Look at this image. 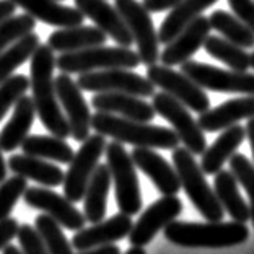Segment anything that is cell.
I'll return each instance as SVG.
<instances>
[{
    "label": "cell",
    "mask_w": 254,
    "mask_h": 254,
    "mask_svg": "<svg viewBox=\"0 0 254 254\" xmlns=\"http://www.w3.org/2000/svg\"><path fill=\"white\" fill-rule=\"evenodd\" d=\"M132 227V218L126 213H116L108 220H101L98 223H93L90 228H82L73 235L72 238V248L78 251L91 250V248L98 246H106L118 243V241L124 240L126 236H129Z\"/></svg>",
    "instance_id": "18"
},
{
    "label": "cell",
    "mask_w": 254,
    "mask_h": 254,
    "mask_svg": "<svg viewBox=\"0 0 254 254\" xmlns=\"http://www.w3.org/2000/svg\"><path fill=\"white\" fill-rule=\"evenodd\" d=\"M215 195L218 202L222 204L223 210L233 218V222L246 223L251 218L250 213V205L246 204L245 199L241 197L240 189H238V181L232 171L220 170L215 175Z\"/></svg>",
    "instance_id": "29"
},
{
    "label": "cell",
    "mask_w": 254,
    "mask_h": 254,
    "mask_svg": "<svg viewBox=\"0 0 254 254\" xmlns=\"http://www.w3.org/2000/svg\"><path fill=\"white\" fill-rule=\"evenodd\" d=\"M34 26H36V20L28 13L13 15L3 23H0V53L10 48L23 36L33 33Z\"/></svg>",
    "instance_id": "35"
},
{
    "label": "cell",
    "mask_w": 254,
    "mask_h": 254,
    "mask_svg": "<svg viewBox=\"0 0 254 254\" xmlns=\"http://www.w3.org/2000/svg\"><path fill=\"white\" fill-rule=\"evenodd\" d=\"M28 88H30V78L20 73L11 75L0 83V121L5 118L11 106L16 105L21 96L26 95Z\"/></svg>",
    "instance_id": "36"
},
{
    "label": "cell",
    "mask_w": 254,
    "mask_h": 254,
    "mask_svg": "<svg viewBox=\"0 0 254 254\" xmlns=\"http://www.w3.org/2000/svg\"><path fill=\"white\" fill-rule=\"evenodd\" d=\"M145 77L155 85V88L163 90L165 93L183 103L190 111L202 114L210 109V98L207 96L204 88H200L183 72L173 70L171 67H166L163 64L161 65L153 64L147 67Z\"/></svg>",
    "instance_id": "12"
},
{
    "label": "cell",
    "mask_w": 254,
    "mask_h": 254,
    "mask_svg": "<svg viewBox=\"0 0 254 254\" xmlns=\"http://www.w3.org/2000/svg\"><path fill=\"white\" fill-rule=\"evenodd\" d=\"M16 7H20L33 16L49 26L70 28L83 25L85 16L77 8L67 7L59 3L57 0H11Z\"/></svg>",
    "instance_id": "22"
},
{
    "label": "cell",
    "mask_w": 254,
    "mask_h": 254,
    "mask_svg": "<svg viewBox=\"0 0 254 254\" xmlns=\"http://www.w3.org/2000/svg\"><path fill=\"white\" fill-rule=\"evenodd\" d=\"M217 2L218 0H181L176 7L171 8V11L161 23L158 30L160 43L168 44L170 41H173L190 21H194Z\"/></svg>",
    "instance_id": "27"
},
{
    "label": "cell",
    "mask_w": 254,
    "mask_h": 254,
    "mask_svg": "<svg viewBox=\"0 0 254 254\" xmlns=\"http://www.w3.org/2000/svg\"><path fill=\"white\" fill-rule=\"evenodd\" d=\"M183 212V202L176 195H163L152 205H148L142 217L134 223L129 241L132 246L145 248L157 236L158 232L176 220V217Z\"/></svg>",
    "instance_id": "14"
},
{
    "label": "cell",
    "mask_w": 254,
    "mask_h": 254,
    "mask_svg": "<svg viewBox=\"0 0 254 254\" xmlns=\"http://www.w3.org/2000/svg\"><path fill=\"white\" fill-rule=\"evenodd\" d=\"M7 168H8V165L3 158L2 148H0V183H3L5 180H7Z\"/></svg>",
    "instance_id": "46"
},
{
    "label": "cell",
    "mask_w": 254,
    "mask_h": 254,
    "mask_svg": "<svg viewBox=\"0 0 254 254\" xmlns=\"http://www.w3.org/2000/svg\"><path fill=\"white\" fill-rule=\"evenodd\" d=\"M204 49L210 57L223 62L232 70L248 72L251 68V57L248 54V49L240 48V46H236L225 38L210 36L209 34L204 43Z\"/></svg>",
    "instance_id": "31"
},
{
    "label": "cell",
    "mask_w": 254,
    "mask_h": 254,
    "mask_svg": "<svg viewBox=\"0 0 254 254\" xmlns=\"http://www.w3.org/2000/svg\"><path fill=\"white\" fill-rule=\"evenodd\" d=\"M105 135L95 134L83 140L82 147L73 155L65 176H64V194L72 204L83 199L86 186H88L96 166L100 165V158L105 153Z\"/></svg>",
    "instance_id": "11"
},
{
    "label": "cell",
    "mask_w": 254,
    "mask_h": 254,
    "mask_svg": "<svg viewBox=\"0 0 254 254\" xmlns=\"http://www.w3.org/2000/svg\"><path fill=\"white\" fill-rule=\"evenodd\" d=\"M230 170L235 175L238 184H241L248 192V197H250V213L254 227V165L245 155L235 153L230 158Z\"/></svg>",
    "instance_id": "38"
},
{
    "label": "cell",
    "mask_w": 254,
    "mask_h": 254,
    "mask_svg": "<svg viewBox=\"0 0 254 254\" xmlns=\"http://www.w3.org/2000/svg\"><path fill=\"white\" fill-rule=\"evenodd\" d=\"M57 2H59V0H57Z\"/></svg>",
    "instance_id": "50"
},
{
    "label": "cell",
    "mask_w": 254,
    "mask_h": 254,
    "mask_svg": "<svg viewBox=\"0 0 254 254\" xmlns=\"http://www.w3.org/2000/svg\"><path fill=\"white\" fill-rule=\"evenodd\" d=\"M250 57H251V67L254 68V53H251V54H250Z\"/></svg>",
    "instance_id": "49"
},
{
    "label": "cell",
    "mask_w": 254,
    "mask_h": 254,
    "mask_svg": "<svg viewBox=\"0 0 254 254\" xmlns=\"http://www.w3.org/2000/svg\"><path fill=\"white\" fill-rule=\"evenodd\" d=\"M246 137L250 140V145H251V152H253V158H254V118L248 119V124H246Z\"/></svg>",
    "instance_id": "45"
},
{
    "label": "cell",
    "mask_w": 254,
    "mask_h": 254,
    "mask_svg": "<svg viewBox=\"0 0 254 254\" xmlns=\"http://www.w3.org/2000/svg\"><path fill=\"white\" fill-rule=\"evenodd\" d=\"M209 18L204 15L197 16L190 21L178 36L166 44L163 53H160V61L166 67L181 65V64L190 61L200 48H204L207 36L210 34Z\"/></svg>",
    "instance_id": "16"
},
{
    "label": "cell",
    "mask_w": 254,
    "mask_h": 254,
    "mask_svg": "<svg viewBox=\"0 0 254 254\" xmlns=\"http://www.w3.org/2000/svg\"><path fill=\"white\" fill-rule=\"evenodd\" d=\"M78 254H121V250L116 245H106V246L91 248V250L78 251Z\"/></svg>",
    "instance_id": "44"
},
{
    "label": "cell",
    "mask_w": 254,
    "mask_h": 254,
    "mask_svg": "<svg viewBox=\"0 0 254 254\" xmlns=\"http://www.w3.org/2000/svg\"><path fill=\"white\" fill-rule=\"evenodd\" d=\"M2 251H3V254H23L21 250H18V248H15V246H11V245L5 246Z\"/></svg>",
    "instance_id": "47"
},
{
    "label": "cell",
    "mask_w": 254,
    "mask_h": 254,
    "mask_svg": "<svg viewBox=\"0 0 254 254\" xmlns=\"http://www.w3.org/2000/svg\"><path fill=\"white\" fill-rule=\"evenodd\" d=\"M28 180L15 175L13 178H8L3 183H0V220L10 217L13 212L16 202L23 197V194L28 189Z\"/></svg>",
    "instance_id": "37"
},
{
    "label": "cell",
    "mask_w": 254,
    "mask_h": 254,
    "mask_svg": "<svg viewBox=\"0 0 254 254\" xmlns=\"http://www.w3.org/2000/svg\"><path fill=\"white\" fill-rule=\"evenodd\" d=\"M39 46V36L36 33H30L13 43L5 51L0 53V83L13 75V72L31 59L34 51Z\"/></svg>",
    "instance_id": "33"
},
{
    "label": "cell",
    "mask_w": 254,
    "mask_h": 254,
    "mask_svg": "<svg viewBox=\"0 0 254 254\" xmlns=\"http://www.w3.org/2000/svg\"><path fill=\"white\" fill-rule=\"evenodd\" d=\"M8 168L13 175H18L25 180L39 183L44 188H56L64 184V171L57 165L49 163L43 158L31 155H11L7 161Z\"/></svg>",
    "instance_id": "26"
},
{
    "label": "cell",
    "mask_w": 254,
    "mask_h": 254,
    "mask_svg": "<svg viewBox=\"0 0 254 254\" xmlns=\"http://www.w3.org/2000/svg\"><path fill=\"white\" fill-rule=\"evenodd\" d=\"M91 129L96 134L111 137L121 143H130L134 147L175 150L181 143L176 132L168 127L138 123L108 113L96 111V114L91 116Z\"/></svg>",
    "instance_id": "2"
},
{
    "label": "cell",
    "mask_w": 254,
    "mask_h": 254,
    "mask_svg": "<svg viewBox=\"0 0 254 254\" xmlns=\"http://www.w3.org/2000/svg\"><path fill=\"white\" fill-rule=\"evenodd\" d=\"M16 238H18L23 254H49L48 248L44 246L43 240L39 238V235L36 230H34V227L23 225L18 230Z\"/></svg>",
    "instance_id": "39"
},
{
    "label": "cell",
    "mask_w": 254,
    "mask_h": 254,
    "mask_svg": "<svg viewBox=\"0 0 254 254\" xmlns=\"http://www.w3.org/2000/svg\"><path fill=\"white\" fill-rule=\"evenodd\" d=\"M111 173H109L108 165H98L95 173L91 175L83 195L85 210L83 215L91 225L105 220L108 210V194L111 188Z\"/></svg>",
    "instance_id": "28"
},
{
    "label": "cell",
    "mask_w": 254,
    "mask_h": 254,
    "mask_svg": "<svg viewBox=\"0 0 254 254\" xmlns=\"http://www.w3.org/2000/svg\"><path fill=\"white\" fill-rule=\"evenodd\" d=\"M245 138L246 129L240 124H235L222 130L217 140L202 153L200 168L204 171V175H217L223 168V165L233 157L236 150L245 142Z\"/></svg>",
    "instance_id": "23"
},
{
    "label": "cell",
    "mask_w": 254,
    "mask_h": 254,
    "mask_svg": "<svg viewBox=\"0 0 254 254\" xmlns=\"http://www.w3.org/2000/svg\"><path fill=\"white\" fill-rule=\"evenodd\" d=\"M181 72L197 83L200 88L215 93H240L254 96V73L225 70L210 64L188 61L181 64Z\"/></svg>",
    "instance_id": "7"
},
{
    "label": "cell",
    "mask_w": 254,
    "mask_h": 254,
    "mask_svg": "<svg viewBox=\"0 0 254 254\" xmlns=\"http://www.w3.org/2000/svg\"><path fill=\"white\" fill-rule=\"evenodd\" d=\"M106 34L96 26H70L59 28L49 34L48 46L54 53H75L95 46H101L106 43Z\"/></svg>",
    "instance_id": "25"
},
{
    "label": "cell",
    "mask_w": 254,
    "mask_h": 254,
    "mask_svg": "<svg viewBox=\"0 0 254 254\" xmlns=\"http://www.w3.org/2000/svg\"><path fill=\"white\" fill-rule=\"evenodd\" d=\"M152 98L155 113L171 124L184 148H188L192 155L204 153V150L207 148L204 130L200 129L197 121L190 116L188 108L165 91H158Z\"/></svg>",
    "instance_id": "10"
},
{
    "label": "cell",
    "mask_w": 254,
    "mask_h": 254,
    "mask_svg": "<svg viewBox=\"0 0 254 254\" xmlns=\"http://www.w3.org/2000/svg\"><path fill=\"white\" fill-rule=\"evenodd\" d=\"M236 18L254 33V0H227Z\"/></svg>",
    "instance_id": "40"
},
{
    "label": "cell",
    "mask_w": 254,
    "mask_h": 254,
    "mask_svg": "<svg viewBox=\"0 0 254 254\" xmlns=\"http://www.w3.org/2000/svg\"><path fill=\"white\" fill-rule=\"evenodd\" d=\"M135 168L143 171V175L150 178L153 186L163 195H176L181 189L180 178L175 170L160 153L153 148L135 147L130 153Z\"/></svg>",
    "instance_id": "19"
},
{
    "label": "cell",
    "mask_w": 254,
    "mask_h": 254,
    "mask_svg": "<svg viewBox=\"0 0 254 254\" xmlns=\"http://www.w3.org/2000/svg\"><path fill=\"white\" fill-rule=\"evenodd\" d=\"M116 10L137 44L140 64L147 67L157 64L160 61V39L150 11L138 0H116Z\"/></svg>",
    "instance_id": "9"
},
{
    "label": "cell",
    "mask_w": 254,
    "mask_h": 254,
    "mask_svg": "<svg viewBox=\"0 0 254 254\" xmlns=\"http://www.w3.org/2000/svg\"><path fill=\"white\" fill-rule=\"evenodd\" d=\"M173 165L180 178L181 188L188 194L189 200L199 210L207 222H220L223 218V207L218 202L215 190H212L200 165L188 148L176 147L173 150Z\"/></svg>",
    "instance_id": "4"
},
{
    "label": "cell",
    "mask_w": 254,
    "mask_h": 254,
    "mask_svg": "<svg viewBox=\"0 0 254 254\" xmlns=\"http://www.w3.org/2000/svg\"><path fill=\"white\" fill-rule=\"evenodd\" d=\"M21 150L25 155L57 161L62 165L70 163L75 155L73 148L65 142V138L56 135H28L21 143Z\"/></svg>",
    "instance_id": "30"
},
{
    "label": "cell",
    "mask_w": 254,
    "mask_h": 254,
    "mask_svg": "<svg viewBox=\"0 0 254 254\" xmlns=\"http://www.w3.org/2000/svg\"><path fill=\"white\" fill-rule=\"evenodd\" d=\"M34 230L38 232L39 238L43 240L44 246L48 248L49 254H73L72 243L65 238L62 227L53 217L46 215V213L36 217Z\"/></svg>",
    "instance_id": "34"
},
{
    "label": "cell",
    "mask_w": 254,
    "mask_h": 254,
    "mask_svg": "<svg viewBox=\"0 0 254 254\" xmlns=\"http://www.w3.org/2000/svg\"><path fill=\"white\" fill-rule=\"evenodd\" d=\"M209 23L212 30L222 33V36L225 39L235 43L240 48L243 49L254 48V33L240 18H236L233 13H228L225 10H215L209 16Z\"/></svg>",
    "instance_id": "32"
},
{
    "label": "cell",
    "mask_w": 254,
    "mask_h": 254,
    "mask_svg": "<svg viewBox=\"0 0 254 254\" xmlns=\"http://www.w3.org/2000/svg\"><path fill=\"white\" fill-rule=\"evenodd\" d=\"M36 118V108H34L31 96H21L13 106V114L0 132V148L2 152H13L21 147L23 140L28 137L31 126Z\"/></svg>",
    "instance_id": "24"
},
{
    "label": "cell",
    "mask_w": 254,
    "mask_h": 254,
    "mask_svg": "<svg viewBox=\"0 0 254 254\" xmlns=\"http://www.w3.org/2000/svg\"><path fill=\"white\" fill-rule=\"evenodd\" d=\"M82 91L90 93H127L140 98L155 95V85L129 68H108L80 73L77 80Z\"/></svg>",
    "instance_id": "8"
},
{
    "label": "cell",
    "mask_w": 254,
    "mask_h": 254,
    "mask_svg": "<svg viewBox=\"0 0 254 254\" xmlns=\"http://www.w3.org/2000/svg\"><path fill=\"white\" fill-rule=\"evenodd\" d=\"M18 230H20V225L15 218L7 217V218H3V220H0V250L8 246L10 241L18 235Z\"/></svg>",
    "instance_id": "41"
},
{
    "label": "cell",
    "mask_w": 254,
    "mask_h": 254,
    "mask_svg": "<svg viewBox=\"0 0 254 254\" xmlns=\"http://www.w3.org/2000/svg\"><path fill=\"white\" fill-rule=\"evenodd\" d=\"M126 254H147V253H145V250H143V248L132 246V248H129V250L126 251Z\"/></svg>",
    "instance_id": "48"
},
{
    "label": "cell",
    "mask_w": 254,
    "mask_h": 254,
    "mask_svg": "<svg viewBox=\"0 0 254 254\" xmlns=\"http://www.w3.org/2000/svg\"><path fill=\"white\" fill-rule=\"evenodd\" d=\"M170 243L183 248H230L248 241L250 232L240 222H178L173 220L163 230Z\"/></svg>",
    "instance_id": "3"
},
{
    "label": "cell",
    "mask_w": 254,
    "mask_h": 254,
    "mask_svg": "<svg viewBox=\"0 0 254 254\" xmlns=\"http://www.w3.org/2000/svg\"><path fill=\"white\" fill-rule=\"evenodd\" d=\"M23 199L30 207L43 210L46 215L53 217L61 227L67 230H82L86 218L65 195H61L48 188H28Z\"/></svg>",
    "instance_id": "15"
},
{
    "label": "cell",
    "mask_w": 254,
    "mask_h": 254,
    "mask_svg": "<svg viewBox=\"0 0 254 254\" xmlns=\"http://www.w3.org/2000/svg\"><path fill=\"white\" fill-rule=\"evenodd\" d=\"M251 118H254V96H241L207 109L205 113L199 114L197 123L202 130L218 132Z\"/></svg>",
    "instance_id": "21"
},
{
    "label": "cell",
    "mask_w": 254,
    "mask_h": 254,
    "mask_svg": "<svg viewBox=\"0 0 254 254\" xmlns=\"http://www.w3.org/2000/svg\"><path fill=\"white\" fill-rule=\"evenodd\" d=\"M91 106L98 113L116 114L138 123H150L157 116L153 106L143 98L127 93H95L91 98Z\"/></svg>",
    "instance_id": "20"
},
{
    "label": "cell",
    "mask_w": 254,
    "mask_h": 254,
    "mask_svg": "<svg viewBox=\"0 0 254 254\" xmlns=\"http://www.w3.org/2000/svg\"><path fill=\"white\" fill-rule=\"evenodd\" d=\"M56 93L61 108L67 118L68 129L73 140L83 142L91 132V113L82 93V88L68 73H61L56 77Z\"/></svg>",
    "instance_id": "13"
},
{
    "label": "cell",
    "mask_w": 254,
    "mask_h": 254,
    "mask_svg": "<svg viewBox=\"0 0 254 254\" xmlns=\"http://www.w3.org/2000/svg\"><path fill=\"white\" fill-rule=\"evenodd\" d=\"M75 8L93 21L95 26L100 28L106 36L116 41L118 46L130 48L134 43L123 16L119 15L116 7H113L106 0H75Z\"/></svg>",
    "instance_id": "17"
},
{
    "label": "cell",
    "mask_w": 254,
    "mask_h": 254,
    "mask_svg": "<svg viewBox=\"0 0 254 254\" xmlns=\"http://www.w3.org/2000/svg\"><path fill=\"white\" fill-rule=\"evenodd\" d=\"M105 153L119 210L126 215H137L142 209V195L132 157L123 143L116 140L106 143Z\"/></svg>",
    "instance_id": "6"
},
{
    "label": "cell",
    "mask_w": 254,
    "mask_h": 254,
    "mask_svg": "<svg viewBox=\"0 0 254 254\" xmlns=\"http://www.w3.org/2000/svg\"><path fill=\"white\" fill-rule=\"evenodd\" d=\"M180 2L181 0H142V5L150 11V13H160V11L171 10Z\"/></svg>",
    "instance_id": "42"
},
{
    "label": "cell",
    "mask_w": 254,
    "mask_h": 254,
    "mask_svg": "<svg viewBox=\"0 0 254 254\" xmlns=\"http://www.w3.org/2000/svg\"><path fill=\"white\" fill-rule=\"evenodd\" d=\"M140 65V57L130 48H109V46H95V48L64 53L56 57V67L64 73H86L108 68H129L134 70Z\"/></svg>",
    "instance_id": "5"
},
{
    "label": "cell",
    "mask_w": 254,
    "mask_h": 254,
    "mask_svg": "<svg viewBox=\"0 0 254 254\" xmlns=\"http://www.w3.org/2000/svg\"><path fill=\"white\" fill-rule=\"evenodd\" d=\"M56 56L48 44H39L30 59V88L36 114L51 135L67 138L70 135L67 118L57 100L54 82Z\"/></svg>",
    "instance_id": "1"
},
{
    "label": "cell",
    "mask_w": 254,
    "mask_h": 254,
    "mask_svg": "<svg viewBox=\"0 0 254 254\" xmlns=\"http://www.w3.org/2000/svg\"><path fill=\"white\" fill-rule=\"evenodd\" d=\"M16 11V5L11 0H0V23H3Z\"/></svg>",
    "instance_id": "43"
}]
</instances>
